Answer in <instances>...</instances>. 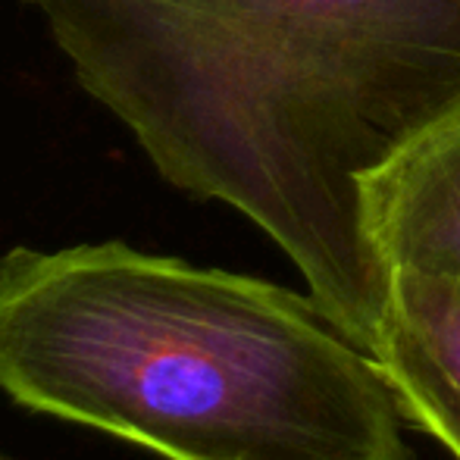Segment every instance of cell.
Returning <instances> with one entry per match:
<instances>
[{
  "instance_id": "cell-3",
  "label": "cell",
  "mask_w": 460,
  "mask_h": 460,
  "mask_svg": "<svg viewBox=\"0 0 460 460\" xmlns=\"http://www.w3.org/2000/svg\"><path fill=\"white\" fill-rule=\"evenodd\" d=\"M364 213L392 273L460 276V107L369 172Z\"/></svg>"
},
{
  "instance_id": "cell-4",
  "label": "cell",
  "mask_w": 460,
  "mask_h": 460,
  "mask_svg": "<svg viewBox=\"0 0 460 460\" xmlns=\"http://www.w3.org/2000/svg\"><path fill=\"white\" fill-rule=\"evenodd\" d=\"M373 358L401 413L460 460V276L392 273Z\"/></svg>"
},
{
  "instance_id": "cell-5",
  "label": "cell",
  "mask_w": 460,
  "mask_h": 460,
  "mask_svg": "<svg viewBox=\"0 0 460 460\" xmlns=\"http://www.w3.org/2000/svg\"><path fill=\"white\" fill-rule=\"evenodd\" d=\"M0 460H6V457H0Z\"/></svg>"
},
{
  "instance_id": "cell-1",
  "label": "cell",
  "mask_w": 460,
  "mask_h": 460,
  "mask_svg": "<svg viewBox=\"0 0 460 460\" xmlns=\"http://www.w3.org/2000/svg\"><path fill=\"white\" fill-rule=\"evenodd\" d=\"M172 188L248 217L367 354L364 179L460 107V0H25Z\"/></svg>"
},
{
  "instance_id": "cell-2",
  "label": "cell",
  "mask_w": 460,
  "mask_h": 460,
  "mask_svg": "<svg viewBox=\"0 0 460 460\" xmlns=\"http://www.w3.org/2000/svg\"><path fill=\"white\" fill-rule=\"evenodd\" d=\"M0 392L166 460H407L388 379L314 297L126 242L6 251Z\"/></svg>"
}]
</instances>
